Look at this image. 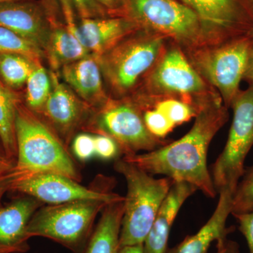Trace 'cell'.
I'll list each match as a JSON object with an SVG mask.
<instances>
[{
	"label": "cell",
	"mask_w": 253,
	"mask_h": 253,
	"mask_svg": "<svg viewBox=\"0 0 253 253\" xmlns=\"http://www.w3.org/2000/svg\"><path fill=\"white\" fill-rule=\"evenodd\" d=\"M227 109L221 98L212 100L201 108L194 126L180 139L123 159L151 175L163 174L174 181L189 183L214 199L217 191L208 170V151L213 137L229 119Z\"/></svg>",
	"instance_id": "6da1fadb"
},
{
	"label": "cell",
	"mask_w": 253,
	"mask_h": 253,
	"mask_svg": "<svg viewBox=\"0 0 253 253\" xmlns=\"http://www.w3.org/2000/svg\"><path fill=\"white\" fill-rule=\"evenodd\" d=\"M17 158L14 170L18 176L53 173L81 181L77 164L66 145L49 125L22 102L16 121Z\"/></svg>",
	"instance_id": "7a4b0ae2"
},
{
	"label": "cell",
	"mask_w": 253,
	"mask_h": 253,
	"mask_svg": "<svg viewBox=\"0 0 253 253\" xmlns=\"http://www.w3.org/2000/svg\"><path fill=\"white\" fill-rule=\"evenodd\" d=\"M114 169L126 178L127 187L120 234V248L144 244L174 181L167 176L156 179L123 158L116 160Z\"/></svg>",
	"instance_id": "3957f363"
},
{
	"label": "cell",
	"mask_w": 253,
	"mask_h": 253,
	"mask_svg": "<svg viewBox=\"0 0 253 253\" xmlns=\"http://www.w3.org/2000/svg\"><path fill=\"white\" fill-rule=\"evenodd\" d=\"M166 39L139 29L98 56L101 73L113 92L124 95L134 87L163 54Z\"/></svg>",
	"instance_id": "277c9868"
},
{
	"label": "cell",
	"mask_w": 253,
	"mask_h": 253,
	"mask_svg": "<svg viewBox=\"0 0 253 253\" xmlns=\"http://www.w3.org/2000/svg\"><path fill=\"white\" fill-rule=\"evenodd\" d=\"M109 204L101 201H78L42 206L28 223V237L47 238L74 253H83L96 216Z\"/></svg>",
	"instance_id": "5b68a950"
},
{
	"label": "cell",
	"mask_w": 253,
	"mask_h": 253,
	"mask_svg": "<svg viewBox=\"0 0 253 253\" xmlns=\"http://www.w3.org/2000/svg\"><path fill=\"white\" fill-rule=\"evenodd\" d=\"M189 61L201 77L214 86L226 108L240 89L253 56L252 37L189 50Z\"/></svg>",
	"instance_id": "8992f818"
},
{
	"label": "cell",
	"mask_w": 253,
	"mask_h": 253,
	"mask_svg": "<svg viewBox=\"0 0 253 253\" xmlns=\"http://www.w3.org/2000/svg\"><path fill=\"white\" fill-rule=\"evenodd\" d=\"M127 16L188 50L208 45L197 15L180 0H129Z\"/></svg>",
	"instance_id": "52a82bcc"
},
{
	"label": "cell",
	"mask_w": 253,
	"mask_h": 253,
	"mask_svg": "<svg viewBox=\"0 0 253 253\" xmlns=\"http://www.w3.org/2000/svg\"><path fill=\"white\" fill-rule=\"evenodd\" d=\"M232 124L222 152L212 166L213 184L217 192H235L246 169V156L253 146V83L246 90H239L231 102Z\"/></svg>",
	"instance_id": "ba28073f"
},
{
	"label": "cell",
	"mask_w": 253,
	"mask_h": 253,
	"mask_svg": "<svg viewBox=\"0 0 253 253\" xmlns=\"http://www.w3.org/2000/svg\"><path fill=\"white\" fill-rule=\"evenodd\" d=\"M207 82L196 71L179 48L172 46L163 51L157 63L149 71L146 88L152 100L172 95L201 108L209 101L221 98L209 87Z\"/></svg>",
	"instance_id": "9c48e42d"
},
{
	"label": "cell",
	"mask_w": 253,
	"mask_h": 253,
	"mask_svg": "<svg viewBox=\"0 0 253 253\" xmlns=\"http://www.w3.org/2000/svg\"><path fill=\"white\" fill-rule=\"evenodd\" d=\"M86 127L114 139L124 156L140 151H154L167 144L150 134L145 126L140 106L129 101L109 100Z\"/></svg>",
	"instance_id": "30bf717a"
},
{
	"label": "cell",
	"mask_w": 253,
	"mask_h": 253,
	"mask_svg": "<svg viewBox=\"0 0 253 253\" xmlns=\"http://www.w3.org/2000/svg\"><path fill=\"white\" fill-rule=\"evenodd\" d=\"M113 179L108 178L102 186L92 189L79 184L68 176L53 173H40L16 176L10 191L21 193L49 205L66 204L78 201H101L111 204L125 197L111 191Z\"/></svg>",
	"instance_id": "8fae6325"
},
{
	"label": "cell",
	"mask_w": 253,
	"mask_h": 253,
	"mask_svg": "<svg viewBox=\"0 0 253 253\" xmlns=\"http://www.w3.org/2000/svg\"><path fill=\"white\" fill-rule=\"evenodd\" d=\"M196 13L209 44L252 36L253 0H180Z\"/></svg>",
	"instance_id": "7c38bea8"
},
{
	"label": "cell",
	"mask_w": 253,
	"mask_h": 253,
	"mask_svg": "<svg viewBox=\"0 0 253 253\" xmlns=\"http://www.w3.org/2000/svg\"><path fill=\"white\" fill-rule=\"evenodd\" d=\"M82 44L96 57L101 56L119 42L141 29L129 16H106L82 18L64 25Z\"/></svg>",
	"instance_id": "4fadbf2b"
},
{
	"label": "cell",
	"mask_w": 253,
	"mask_h": 253,
	"mask_svg": "<svg viewBox=\"0 0 253 253\" xmlns=\"http://www.w3.org/2000/svg\"><path fill=\"white\" fill-rule=\"evenodd\" d=\"M0 26L31 42L44 53L52 23L41 1L16 0L0 4Z\"/></svg>",
	"instance_id": "5bb4252c"
},
{
	"label": "cell",
	"mask_w": 253,
	"mask_h": 253,
	"mask_svg": "<svg viewBox=\"0 0 253 253\" xmlns=\"http://www.w3.org/2000/svg\"><path fill=\"white\" fill-rule=\"evenodd\" d=\"M51 91L41 113L45 117L55 133L68 144L74 133L83 126H87L88 105L83 104L67 86L58 81L54 73H50Z\"/></svg>",
	"instance_id": "9a60e30c"
},
{
	"label": "cell",
	"mask_w": 253,
	"mask_h": 253,
	"mask_svg": "<svg viewBox=\"0 0 253 253\" xmlns=\"http://www.w3.org/2000/svg\"><path fill=\"white\" fill-rule=\"evenodd\" d=\"M42 203L31 196H21L0 206V253H25L30 249L27 227Z\"/></svg>",
	"instance_id": "2e32d148"
},
{
	"label": "cell",
	"mask_w": 253,
	"mask_h": 253,
	"mask_svg": "<svg viewBox=\"0 0 253 253\" xmlns=\"http://www.w3.org/2000/svg\"><path fill=\"white\" fill-rule=\"evenodd\" d=\"M198 189L184 181H174L163 201L144 242V253H166L173 222L184 202Z\"/></svg>",
	"instance_id": "e0dca14e"
},
{
	"label": "cell",
	"mask_w": 253,
	"mask_h": 253,
	"mask_svg": "<svg viewBox=\"0 0 253 253\" xmlns=\"http://www.w3.org/2000/svg\"><path fill=\"white\" fill-rule=\"evenodd\" d=\"M64 81L89 106L101 109L109 101L103 86L101 70L94 55L89 54L61 68Z\"/></svg>",
	"instance_id": "ac0fdd59"
},
{
	"label": "cell",
	"mask_w": 253,
	"mask_h": 253,
	"mask_svg": "<svg viewBox=\"0 0 253 253\" xmlns=\"http://www.w3.org/2000/svg\"><path fill=\"white\" fill-rule=\"evenodd\" d=\"M219 199L215 211L209 220L196 234L187 236L184 241L166 253H207L214 241L226 239L234 227H226V220L231 214L233 194L229 190L219 191Z\"/></svg>",
	"instance_id": "d6986e66"
},
{
	"label": "cell",
	"mask_w": 253,
	"mask_h": 253,
	"mask_svg": "<svg viewBox=\"0 0 253 253\" xmlns=\"http://www.w3.org/2000/svg\"><path fill=\"white\" fill-rule=\"evenodd\" d=\"M124 201L111 203L104 208L83 253H118Z\"/></svg>",
	"instance_id": "ffe728a7"
},
{
	"label": "cell",
	"mask_w": 253,
	"mask_h": 253,
	"mask_svg": "<svg viewBox=\"0 0 253 253\" xmlns=\"http://www.w3.org/2000/svg\"><path fill=\"white\" fill-rule=\"evenodd\" d=\"M91 54L66 26L52 23L51 34L44 50L50 66L54 71Z\"/></svg>",
	"instance_id": "44dd1931"
},
{
	"label": "cell",
	"mask_w": 253,
	"mask_h": 253,
	"mask_svg": "<svg viewBox=\"0 0 253 253\" xmlns=\"http://www.w3.org/2000/svg\"><path fill=\"white\" fill-rule=\"evenodd\" d=\"M21 101L14 89H11L0 78V137L8 154L16 160V111Z\"/></svg>",
	"instance_id": "7402d4cb"
},
{
	"label": "cell",
	"mask_w": 253,
	"mask_h": 253,
	"mask_svg": "<svg viewBox=\"0 0 253 253\" xmlns=\"http://www.w3.org/2000/svg\"><path fill=\"white\" fill-rule=\"evenodd\" d=\"M51 23H63L64 13L71 12L78 20L110 16L96 0H41Z\"/></svg>",
	"instance_id": "603a6c76"
},
{
	"label": "cell",
	"mask_w": 253,
	"mask_h": 253,
	"mask_svg": "<svg viewBox=\"0 0 253 253\" xmlns=\"http://www.w3.org/2000/svg\"><path fill=\"white\" fill-rule=\"evenodd\" d=\"M41 62L16 53L0 54V78L11 89L26 84L30 75Z\"/></svg>",
	"instance_id": "cb8c5ba5"
},
{
	"label": "cell",
	"mask_w": 253,
	"mask_h": 253,
	"mask_svg": "<svg viewBox=\"0 0 253 253\" xmlns=\"http://www.w3.org/2000/svg\"><path fill=\"white\" fill-rule=\"evenodd\" d=\"M147 106L154 108L162 113L175 127L188 122L192 118H196L201 110L193 103L174 96H165L149 100L141 104V109Z\"/></svg>",
	"instance_id": "d4e9b609"
},
{
	"label": "cell",
	"mask_w": 253,
	"mask_h": 253,
	"mask_svg": "<svg viewBox=\"0 0 253 253\" xmlns=\"http://www.w3.org/2000/svg\"><path fill=\"white\" fill-rule=\"evenodd\" d=\"M51 74L41 63L37 65L26 83V106L38 113L44 106L51 91Z\"/></svg>",
	"instance_id": "484cf974"
},
{
	"label": "cell",
	"mask_w": 253,
	"mask_h": 253,
	"mask_svg": "<svg viewBox=\"0 0 253 253\" xmlns=\"http://www.w3.org/2000/svg\"><path fill=\"white\" fill-rule=\"evenodd\" d=\"M1 53L24 55L38 62L44 56V51L31 42L0 26V54Z\"/></svg>",
	"instance_id": "4316f807"
},
{
	"label": "cell",
	"mask_w": 253,
	"mask_h": 253,
	"mask_svg": "<svg viewBox=\"0 0 253 253\" xmlns=\"http://www.w3.org/2000/svg\"><path fill=\"white\" fill-rule=\"evenodd\" d=\"M233 195L231 214L253 211V166L246 170Z\"/></svg>",
	"instance_id": "83f0119b"
},
{
	"label": "cell",
	"mask_w": 253,
	"mask_h": 253,
	"mask_svg": "<svg viewBox=\"0 0 253 253\" xmlns=\"http://www.w3.org/2000/svg\"><path fill=\"white\" fill-rule=\"evenodd\" d=\"M143 120L146 129L151 135L160 140H163L168 134L175 128L162 113L151 106L143 108Z\"/></svg>",
	"instance_id": "f1b7e54d"
},
{
	"label": "cell",
	"mask_w": 253,
	"mask_h": 253,
	"mask_svg": "<svg viewBox=\"0 0 253 253\" xmlns=\"http://www.w3.org/2000/svg\"><path fill=\"white\" fill-rule=\"evenodd\" d=\"M95 156L104 161L119 158L121 153L119 145L114 139L107 135L97 134L94 136Z\"/></svg>",
	"instance_id": "f546056e"
},
{
	"label": "cell",
	"mask_w": 253,
	"mask_h": 253,
	"mask_svg": "<svg viewBox=\"0 0 253 253\" xmlns=\"http://www.w3.org/2000/svg\"><path fill=\"white\" fill-rule=\"evenodd\" d=\"M73 154L82 162H86L95 156L94 136L80 134L73 139Z\"/></svg>",
	"instance_id": "4dcf8cb0"
},
{
	"label": "cell",
	"mask_w": 253,
	"mask_h": 253,
	"mask_svg": "<svg viewBox=\"0 0 253 253\" xmlns=\"http://www.w3.org/2000/svg\"><path fill=\"white\" fill-rule=\"evenodd\" d=\"M233 215L237 219L239 230L247 241L250 253H253V211Z\"/></svg>",
	"instance_id": "1f68e13d"
},
{
	"label": "cell",
	"mask_w": 253,
	"mask_h": 253,
	"mask_svg": "<svg viewBox=\"0 0 253 253\" xmlns=\"http://www.w3.org/2000/svg\"><path fill=\"white\" fill-rule=\"evenodd\" d=\"M110 16H127L129 0H96Z\"/></svg>",
	"instance_id": "d6a6232c"
},
{
	"label": "cell",
	"mask_w": 253,
	"mask_h": 253,
	"mask_svg": "<svg viewBox=\"0 0 253 253\" xmlns=\"http://www.w3.org/2000/svg\"><path fill=\"white\" fill-rule=\"evenodd\" d=\"M16 160L11 158L0 137V176L8 174L16 167Z\"/></svg>",
	"instance_id": "836d02e7"
},
{
	"label": "cell",
	"mask_w": 253,
	"mask_h": 253,
	"mask_svg": "<svg viewBox=\"0 0 253 253\" xmlns=\"http://www.w3.org/2000/svg\"><path fill=\"white\" fill-rule=\"evenodd\" d=\"M16 175L14 169L11 172L0 176V206H1V199L5 193L10 191L11 184L16 179Z\"/></svg>",
	"instance_id": "e575fe53"
},
{
	"label": "cell",
	"mask_w": 253,
	"mask_h": 253,
	"mask_svg": "<svg viewBox=\"0 0 253 253\" xmlns=\"http://www.w3.org/2000/svg\"><path fill=\"white\" fill-rule=\"evenodd\" d=\"M217 253H239V244L227 239L218 241Z\"/></svg>",
	"instance_id": "d590c367"
},
{
	"label": "cell",
	"mask_w": 253,
	"mask_h": 253,
	"mask_svg": "<svg viewBox=\"0 0 253 253\" xmlns=\"http://www.w3.org/2000/svg\"><path fill=\"white\" fill-rule=\"evenodd\" d=\"M118 253H144V244L123 246L120 248Z\"/></svg>",
	"instance_id": "8d00e7d4"
},
{
	"label": "cell",
	"mask_w": 253,
	"mask_h": 253,
	"mask_svg": "<svg viewBox=\"0 0 253 253\" xmlns=\"http://www.w3.org/2000/svg\"><path fill=\"white\" fill-rule=\"evenodd\" d=\"M244 79L249 81L251 84L253 83V56L251 58L249 67H248L247 71L245 73Z\"/></svg>",
	"instance_id": "74e56055"
},
{
	"label": "cell",
	"mask_w": 253,
	"mask_h": 253,
	"mask_svg": "<svg viewBox=\"0 0 253 253\" xmlns=\"http://www.w3.org/2000/svg\"><path fill=\"white\" fill-rule=\"evenodd\" d=\"M16 1V0H0V4L1 3L7 2V1Z\"/></svg>",
	"instance_id": "f35d334b"
},
{
	"label": "cell",
	"mask_w": 253,
	"mask_h": 253,
	"mask_svg": "<svg viewBox=\"0 0 253 253\" xmlns=\"http://www.w3.org/2000/svg\"><path fill=\"white\" fill-rule=\"evenodd\" d=\"M251 37H252V51H253V31L252 33V36H251Z\"/></svg>",
	"instance_id": "ab89813d"
}]
</instances>
